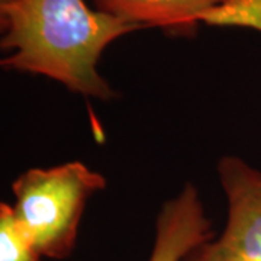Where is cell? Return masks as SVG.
Returning a JSON list of instances; mask_svg holds the SVG:
<instances>
[{
	"label": "cell",
	"instance_id": "1",
	"mask_svg": "<svg viewBox=\"0 0 261 261\" xmlns=\"http://www.w3.org/2000/svg\"><path fill=\"white\" fill-rule=\"evenodd\" d=\"M0 28L2 49L9 53L0 61L5 70L44 75L105 102L116 92L97 70L103 51L142 29L84 0H15L0 8Z\"/></svg>",
	"mask_w": 261,
	"mask_h": 261
},
{
	"label": "cell",
	"instance_id": "2",
	"mask_svg": "<svg viewBox=\"0 0 261 261\" xmlns=\"http://www.w3.org/2000/svg\"><path fill=\"white\" fill-rule=\"evenodd\" d=\"M105 187V176L82 161L29 168L12 183L13 209L41 255L64 260L77 244L87 202Z\"/></svg>",
	"mask_w": 261,
	"mask_h": 261
},
{
	"label": "cell",
	"instance_id": "3",
	"mask_svg": "<svg viewBox=\"0 0 261 261\" xmlns=\"http://www.w3.org/2000/svg\"><path fill=\"white\" fill-rule=\"evenodd\" d=\"M216 171L226 199L224 229L180 261H261V171L237 155L222 157Z\"/></svg>",
	"mask_w": 261,
	"mask_h": 261
},
{
	"label": "cell",
	"instance_id": "4",
	"mask_svg": "<svg viewBox=\"0 0 261 261\" xmlns=\"http://www.w3.org/2000/svg\"><path fill=\"white\" fill-rule=\"evenodd\" d=\"M214 237L212 222L199 192L195 185L187 183L160 209L148 261H180Z\"/></svg>",
	"mask_w": 261,
	"mask_h": 261
},
{
	"label": "cell",
	"instance_id": "5",
	"mask_svg": "<svg viewBox=\"0 0 261 261\" xmlns=\"http://www.w3.org/2000/svg\"><path fill=\"white\" fill-rule=\"evenodd\" d=\"M224 0H93L94 8L141 28H160L167 35L192 37L199 16Z\"/></svg>",
	"mask_w": 261,
	"mask_h": 261
},
{
	"label": "cell",
	"instance_id": "6",
	"mask_svg": "<svg viewBox=\"0 0 261 261\" xmlns=\"http://www.w3.org/2000/svg\"><path fill=\"white\" fill-rule=\"evenodd\" d=\"M42 255L13 205L0 203V261H41Z\"/></svg>",
	"mask_w": 261,
	"mask_h": 261
},
{
	"label": "cell",
	"instance_id": "7",
	"mask_svg": "<svg viewBox=\"0 0 261 261\" xmlns=\"http://www.w3.org/2000/svg\"><path fill=\"white\" fill-rule=\"evenodd\" d=\"M199 23L218 28H251L261 32V0H224L199 16Z\"/></svg>",
	"mask_w": 261,
	"mask_h": 261
},
{
	"label": "cell",
	"instance_id": "8",
	"mask_svg": "<svg viewBox=\"0 0 261 261\" xmlns=\"http://www.w3.org/2000/svg\"><path fill=\"white\" fill-rule=\"evenodd\" d=\"M12 2H15V0H0V8H3V6H8L10 5Z\"/></svg>",
	"mask_w": 261,
	"mask_h": 261
}]
</instances>
